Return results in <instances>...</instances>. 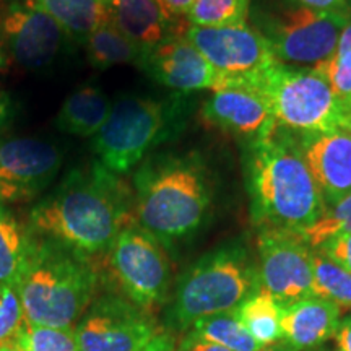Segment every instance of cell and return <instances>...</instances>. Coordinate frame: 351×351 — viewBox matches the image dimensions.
I'll use <instances>...</instances> for the list:
<instances>
[{
	"label": "cell",
	"mask_w": 351,
	"mask_h": 351,
	"mask_svg": "<svg viewBox=\"0 0 351 351\" xmlns=\"http://www.w3.org/2000/svg\"><path fill=\"white\" fill-rule=\"evenodd\" d=\"M62 163V152L46 140H0V204H20L41 197L56 181Z\"/></svg>",
	"instance_id": "cell-12"
},
{
	"label": "cell",
	"mask_w": 351,
	"mask_h": 351,
	"mask_svg": "<svg viewBox=\"0 0 351 351\" xmlns=\"http://www.w3.org/2000/svg\"><path fill=\"white\" fill-rule=\"evenodd\" d=\"M251 83L270 103L280 129L296 135L351 130V106L315 67L278 62Z\"/></svg>",
	"instance_id": "cell-7"
},
{
	"label": "cell",
	"mask_w": 351,
	"mask_h": 351,
	"mask_svg": "<svg viewBox=\"0 0 351 351\" xmlns=\"http://www.w3.org/2000/svg\"><path fill=\"white\" fill-rule=\"evenodd\" d=\"M83 44L88 62L96 70H108L127 64L137 67L145 52L108 21L95 29Z\"/></svg>",
	"instance_id": "cell-24"
},
{
	"label": "cell",
	"mask_w": 351,
	"mask_h": 351,
	"mask_svg": "<svg viewBox=\"0 0 351 351\" xmlns=\"http://www.w3.org/2000/svg\"><path fill=\"white\" fill-rule=\"evenodd\" d=\"M34 234L7 205L0 204V283L19 287L25 274Z\"/></svg>",
	"instance_id": "cell-21"
},
{
	"label": "cell",
	"mask_w": 351,
	"mask_h": 351,
	"mask_svg": "<svg viewBox=\"0 0 351 351\" xmlns=\"http://www.w3.org/2000/svg\"><path fill=\"white\" fill-rule=\"evenodd\" d=\"M82 351H174L176 341L152 313L119 293L95 298L73 326Z\"/></svg>",
	"instance_id": "cell-9"
},
{
	"label": "cell",
	"mask_w": 351,
	"mask_h": 351,
	"mask_svg": "<svg viewBox=\"0 0 351 351\" xmlns=\"http://www.w3.org/2000/svg\"><path fill=\"white\" fill-rule=\"evenodd\" d=\"M104 258L119 295L135 306L152 313L168 300L173 271L166 247L135 219L119 232Z\"/></svg>",
	"instance_id": "cell-10"
},
{
	"label": "cell",
	"mask_w": 351,
	"mask_h": 351,
	"mask_svg": "<svg viewBox=\"0 0 351 351\" xmlns=\"http://www.w3.org/2000/svg\"><path fill=\"white\" fill-rule=\"evenodd\" d=\"M313 296L351 309V274L319 251H313Z\"/></svg>",
	"instance_id": "cell-26"
},
{
	"label": "cell",
	"mask_w": 351,
	"mask_h": 351,
	"mask_svg": "<svg viewBox=\"0 0 351 351\" xmlns=\"http://www.w3.org/2000/svg\"><path fill=\"white\" fill-rule=\"evenodd\" d=\"M251 15V0H194L187 21L200 28L244 25Z\"/></svg>",
	"instance_id": "cell-27"
},
{
	"label": "cell",
	"mask_w": 351,
	"mask_h": 351,
	"mask_svg": "<svg viewBox=\"0 0 351 351\" xmlns=\"http://www.w3.org/2000/svg\"><path fill=\"white\" fill-rule=\"evenodd\" d=\"M134 217V194L121 176L99 161L72 168L28 213L29 231L82 256L106 257Z\"/></svg>",
	"instance_id": "cell-1"
},
{
	"label": "cell",
	"mask_w": 351,
	"mask_h": 351,
	"mask_svg": "<svg viewBox=\"0 0 351 351\" xmlns=\"http://www.w3.org/2000/svg\"><path fill=\"white\" fill-rule=\"evenodd\" d=\"M350 10H351V0H350Z\"/></svg>",
	"instance_id": "cell-42"
},
{
	"label": "cell",
	"mask_w": 351,
	"mask_h": 351,
	"mask_svg": "<svg viewBox=\"0 0 351 351\" xmlns=\"http://www.w3.org/2000/svg\"><path fill=\"white\" fill-rule=\"evenodd\" d=\"M257 267L261 287L282 304L313 296V249L300 232L258 230Z\"/></svg>",
	"instance_id": "cell-11"
},
{
	"label": "cell",
	"mask_w": 351,
	"mask_h": 351,
	"mask_svg": "<svg viewBox=\"0 0 351 351\" xmlns=\"http://www.w3.org/2000/svg\"><path fill=\"white\" fill-rule=\"evenodd\" d=\"M257 351H296L293 346H289L287 341H276L274 345H269V346H262L261 350Z\"/></svg>",
	"instance_id": "cell-38"
},
{
	"label": "cell",
	"mask_w": 351,
	"mask_h": 351,
	"mask_svg": "<svg viewBox=\"0 0 351 351\" xmlns=\"http://www.w3.org/2000/svg\"><path fill=\"white\" fill-rule=\"evenodd\" d=\"M67 38L62 26L34 0H10L0 12V39L21 69L51 65Z\"/></svg>",
	"instance_id": "cell-13"
},
{
	"label": "cell",
	"mask_w": 351,
	"mask_h": 351,
	"mask_svg": "<svg viewBox=\"0 0 351 351\" xmlns=\"http://www.w3.org/2000/svg\"><path fill=\"white\" fill-rule=\"evenodd\" d=\"M289 2L320 12L343 13L350 10V0H289Z\"/></svg>",
	"instance_id": "cell-34"
},
{
	"label": "cell",
	"mask_w": 351,
	"mask_h": 351,
	"mask_svg": "<svg viewBox=\"0 0 351 351\" xmlns=\"http://www.w3.org/2000/svg\"><path fill=\"white\" fill-rule=\"evenodd\" d=\"M213 178L199 152L152 153L134 174V217L166 249L207 223Z\"/></svg>",
	"instance_id": "cell-2"
},
{
	"label": "cell",
	"mask_w": 351,
	"mask_h": 351,
	"mask_svg": "<svg viewBox=\"0 0 351 351\" xmlns=\"http://www.w3.org/2000/svg\"><path fill=\"white\" fill-rule=\"evenodd\" d=\"M98 262L52 239L34 236L19 291L25 319L51 327H73L99 295Z\"/></svg>",
	"instance_id": "cell-4"
},
{
	"label": "cell",
	"mask_w": 351,
	"mask_h": 351,
	"mask_svg": "<svg viewBox=\"0 0 351 351\" xmlns=\"http://www.w3.org/2000/svg\"><path fill=\"white\" fill-rule=\"evenodd\" d=\"M315 69L327 78L333 91L351 106V10L335 52L326 62L315 65Z\"/></svg>",
	"instance_id": "cell-30"
},
{
	"label": "cell",
	"mask_w": 351,
	"mask_h": 351,
	"mask_svg": "<svg viewBox=\"0 0 351 351\" xmlns=\"http://www.w3.org/2000/svg\"><path fill=\"white\" fill-rule=\"evenodd\" d=\"M106 20L142 51H150L174 34L176 19L158 0H103Z\"/></svg>",
	"instance_id": "cell-18"
},
{
	"label": "cell",
	"mask_w": 351,
	"mask_h": 351,
	"mask_svg": "<svg viewBox=\"0 0 351 351\" xmlns=\"http://www.w3.org/2000/svg\"><path fill=\"white\" fill-rule=\"evenodd\" d=\"M192 46L225 75L251 82L278 64L269 41L252 25L200 28L189 25L184 32Z\"/></svg>",
	"instance_id": "cell-14"
},
{
	"label": "cell",
	"mask_w": 351,
	"mask_h": 351,
	"mask_svg": "<svg viewBox=\"0 0 351 351\" xmlns=\"http://www.w3.org/2000/svg\"><path fill=\"white\" fill-rule=\"evenodd\" d=\"M12 114V104H10V98L5 93L0 91V130L5 127V124L10 119Z\"/></svg>",
	"instance_id": "cell-37"
},
{
	"label": "cell",
	"mask_w": 351,
	"mask_h": 351,
	"mask_svg": "<svg viewBox=\"0 0 351 351\" xmlns=\"http://www.w3.org/2000/svg\"><path fill=\"white\" fill-rule=\"evenodd\" d=\"M112 101L99 86L86 83L70 93L56 116V127L73 137L93 138L108 121Z\"/></svg>",
	"instance_id": "cell-20"
},
{
	"label": "cell",
	"mask_w": 351,
	"mask_h": 351,
	"mask_svg": "<svg viewBox=\"0 0 351 351\" xmlns=\"http://www.w3.org/2000/svg\"><path fill=\"white\" fill-rule=\"evenodd\" d=\"M295 137L324 204L330 205L348 195L351 192V130L295 134Z\"/></svg>",
	"instance_id": "cell-17"
},
{
	"label": "cell",
	"mask_w": 351,
	"mask_h": 351,
	"mask_svg": "<svg viewBox=\"0 0 351 351\" xmlns=\"http://www.w3.org/2000/svg\"><path fill=\"white\" fill-rule=\"evenodd\" d=\"M26 322L16 288L0 283V345L12 343Z\"/></svg>",
	"instance_id": "cell-31"
},
{
	"label": "cell",
	"mask_w": 351,
	"mask_h": 351,
	"mask_svg": "<svg viewBox=\"0 0 351 351\" xmlns=\"http://www.w3.org/2000/svg\"><path fill=\"white\" fill-rule=\"evenodd\" d=\"M174 351H230L225 346L215 343L197 333L192 328H189L187 332H184L182 339L178 341Z\"/></svg>",
	"instance_id": "cell-33"
},
{
	"label": "cell",
	"mask_w": 351,
	"mask_h": 351,
	"mask_svg": "<svg viewBox=\"0 0 351 351\" xmlns=\"http://www.w3.org/2000/svg\"><path fill=\"white\" fill-rule=\"evenodd\" d=\"M0 351H21V350L13 343H5V345H0Z\"/></svg>",
	"instance_id": "cell-40"
},
{
	"label": "cell",
	"mask_w": 351,
	"mask_h": 351,
	"mask_svg": "<svg viewBox=\"0 0 351 351\" xmlns=\"http://www.w3.org/2000/svg\"><path fill=\"white\" fill-rule=\"evenodd\" d=\"M283 311L285 304L261 288L249 296L236 313L252 339L261 346H269L283 340Z\"/></svg>",
	"instance_id": "cell-22"
},
{
	"label": "cell",
	"mask_w": 351,
	"mask_h": 351,
	"mask_svg": "<svg viewBox=\"0 0 351 351\" xmlns=\"http://www.w3.org/2000/svg\"><path fill=\"white\" fill-rule=\"evenodd\" d=\"M252 26L267 39L278 62L315 67L337 49L348 12H320L295 2L251 8Z\"/></svg>",
	"instance_id": "cell-8"
},
{
	"label": "cell",
	"mask_w": 351,
	"mask_h": 351,
	"mask_svg": "<svg viewBox=\"0 0 351 351\" xmlns=\"http://www.w3.org/2000/svg\"><path fill=\"white\" fill-rule=\"evenodd\" d=\"M21 351H82L73 327H51L26 322L12 340Z\"/></svg>",
	"instance_id": "cell-28"
},
{
	"label": "cell",
	"mask_w": 351,
	"mask_h": 351,
	"mask_svg": "<svg viewBox=\"0 0 351 351\" xmlns=\"http://www.w3.org/2000/svg\"><path fill=\"white\" fill-rule=\"evenodd\" d=\"M64 28L69 38L85 43L95 29L106 23L103 0H34Z\"/></svg>",
	"instance_id": "cell-23"
},
{
	"label": "cell",
	"mask_w": 351,
	"mask_h": 351,
	"mask_svg": "<svg viewBox=\"0 0 351 351\" xmlns=\"http://www.w3.org/2000/svg\"><path fill=\"white\" fill-rule=\"evenodd\" d=\"M309 351H326V350H322V348H315V350H309Z\"/></svg>",
	"instance_id": "cell-41"
},
{
	"label": "cell",
	"mask_w": 351,
	"mask_h": 351,
	"mask_svg": "<svg viewBox=\"0 0 351 351\" xmlns=\"http://www.w3.org/2000/svg\"><path fill=\"white\" fill-rule=\"evenodd\" d=\"M7 67V51L5 46H3L2 39H0V72Z\"/></svg>",
	"instance_id": "cell-39"
},
{
	"label": "cell",
	"mask_w": 351,
	"mask_h": 351,
	"mask_svg": "<svg viewBox=\"0 0 351 351\" xmlns=\"http://www.w3.org/2000/svg\"><path fill=\"white\" fill-rule=\"evenodd\" d=\"M200 114L207 124L239 138L243 145L269 138L278 127L269 101L245 80H236L223 90L213 91Z\"/></svg>",
	"instance_id": "cell-16"
},
{
	"label": "cell",
	"mask_w": 351,
	"mask_h": 351,
	"mask_svg": "<svg viewBox=\"0 0 351 351\" xmlns=\"http://www.w3.org/2000/svg\"><path fill=\"white\" fill-rule=\"evenodd\" d=\"M137 67L160 85L186 95L202 90L218 91L238 80L215 69L184 33L145 51Z\"/></svg>",
	"instance_id": "cell-15"
},
{
	"label": "cell",
	"mask_w": 351,
	"mask_h": 351,
	"mask_svg": "<svg viewBox=\"0 0 351 351\" xmlns=\"http://www.w3.org/2000/svg\"><path fill=\"white\" fill-rule=\"evenodd\" d=\"M340 314L341 307L315 296L287 304L282 317L283 341L296 351L320 348L335 335Z\"/></svg>",
	"instance_id": "cell-19"
},
{
	"label": "cell",
	"mask_w": 351,
	"mask_h": 351,
	"mask_svg": "<svg viewBox=\"0 0 351 351\" xmlns=\"http://www.w3.org/2000/svg\"><path fill=\"white\" fill-rule=\"evenodd\" d=\"M333 337H335L339 351H351V315H346L343 320H340L339 328Z\"/></svg>",
	"instance_id": "cell-36"
},
{
	"label": "cell",
	"mask_w": 351,
	"mask_h": 351,
	"mask_svg": "<svg viewBox=\"0 0 351 351\" xmlns=\"http://www.w3.org/2000/svg\"><path fill=\"white\" fill-rule=\"evenodd\" d=\"M192 330L200 333L204 339L225 346L230 351H257L262 348L243 326L236 311L197 320L192 326Z\"/></svg>",
	"instance_id": "cell-25"
},
{
	"label": "cell",
	"mask_w": 351,
	"mask_h": 351,
	"mask_svg": "<svg viewBox=\"0 0 351 351\" xmlns=\"http://www.w3.org/2000/svg\"><path fill=\"white\" fill-rule=\"evenodd\" d=\"M191 112L192 101L186 93L165 99L121 96L112 103L108 121L91 138L96 161L114 174H127L156 147L178 137Z\"/></svg>",
	"instance_id": "cell-6"
},
{
	"label": "cell",
	"mask_w": 351,
	"mask_h": 351,
	"mask_svg": "<svg viewBox=\"0 0 351 351\" xmlns=\"http://www.w3.org/2000/svg\"><path fill=\"white\" fill-rule=\"evenodd\" d=\"M161 3V7L165 8L166 13L173 19H181V16H187L191 12L192 3L194 0H158Z\"/></svg>",
	"instance_id": "cell-35"
},
{
	"label": "cell",
	"mask_w": 351,
	"mask_h": 351,
	"mask_svg": "<svg viewBox=\"0 0 351 351\" xmlns=\"http://www.w3.org/2000/svg\"><path fill=\"white\" fill-rule=\"evenodd\" d=\"M315 251L324 254L327 258H330L332 262L343 267L345 270H348L351 274V232L350 234L335 236V238L328 239L327 243H324Z\"/></svg>",
	"instance_id": "cell-32"
},
{
	"label": "cell",
	"mask_w": 351,
	"mask_h": 351,
	"mask_svg": "<svg viewBox=\"0 0 351 351\" xmlns=\"http://www.w3.org/2000/svg\"><path fill=\"white\" fill-rule=\"evenodd\" d=\"M257 262L243 241H230L205 252L176 283L166 326L187 332L197 320L236 311L261 289Z\"/></svg>",
	"instance_id": "cell-5"
},
{
	"label": "cell",
	"mask_w": 351,
	"mask_h": 351,
	"mask_svg": "<svg viewBox=\"0 0 351 351\" xmlns=\"http://www.w3.org/2000/svg\"><path fill=\"white\" fill-rule=\"evenodd\" d=\"M245 189L258 230L301 232L326 208L295 134L276 127L271 137L243 145Z\"/></svg>",
	"instance_id": "cell-3"
},
{
	"label": "cell",
	"mask_w": 351,
	"mask_h": 351,
	"mask_svg": "<svg viewBox=\"0 0 351 351\" xmlns=\"http://www.w3.org/2000/svg\"><path fill=\"white\" fill-rule=\"evenodd\" d=\"M351 232V192L340 200L326 205L320 217L300 234L313 251L319 249L328 239Z\"/></svg>",
	"instance_id": "cell-29"
}]
</instances>
